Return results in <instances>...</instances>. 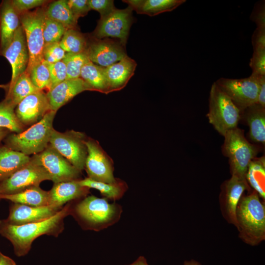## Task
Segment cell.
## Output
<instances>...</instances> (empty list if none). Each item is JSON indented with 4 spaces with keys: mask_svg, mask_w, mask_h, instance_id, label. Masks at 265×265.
<instances>
[{
    "mask_svg": "<svg viewBox=\"0 0 265 265\" xmlns=\"http://www.w3.org/2000/svg\"><path fill=\"white\" fill-rule=\"evenodd\" d=\"M209 107V122L220 134L224 136L237 127L241 118L240 110L214 82L210 90Z\"/></svg>",
    "mask_w": 265,
    "mask_h": 265,
    "instance_id": "5b68a950",
    "label": "cell"
},
{
    "mask_svg": "<svg viewBox=\"0 0 265 265\" xmlns=\"http://www.w3.org/2000/svg\"><path fill=\"white\" fill-rule=\"evenodd\" d=\"M46 180L51 181L50 175L30 158L27 164L0 183V195L19 193L27 188L39 186L42 182Z\"/></svg>",
    "mask_w": 265,
    "mask_h": 265,
    "instance_id": "8fae6325",
    "label": "cell"
},
{
    "mask_svg": "<svg viewBox=\"0 0 265 265\" xmlns=\"http://www.w3.org/2000/svg\"><path fill=\"white\" fill-rule=\"evenodd\" d=\"M21 26L20 14L10 0H3L0 4V55L12 41Z\"/></svg>",
    "mask_w": 265,
    "mask_h": 265,
    "instance_id": "44dd1931",
    "label": "cell"
},
{
    "mask_svg": "<svg viewBox=\"0 0 265 265\" xmlns=\"http://www.w3.org/2000/svg\"><path fill=\"white\" fill-rule=\"evenodd\" d=\"M71 212V204L69 203L53 216L39 222L14 225L1 219L0 235L11 242L17 256H24L29 252L33 241L38 237L44 235L57 237L64 229V218Z\"/></svg>",
    "mask_w": 265,
    "mask_h": 265,
    "instance_id": "6da1fadb",
    "label": "cell"
},
{
    "mask_svg": "<svg viewBox=\"0 0 265 265\" xmlns=\"http://www.w3.org/2000/svg\"><path fill=\"white\" fill-rule=\"evenodd\" d=\"M33 85L39 90H49L51 78L48 63L43 60L35 66L29 74Z\"/></svg>",
    "mask_w": 265,
    "mask_h": 265,
    "instance_id": "e575fe53",
    "label": "cell"
},
{
    "mask_svg": "<svg viewBox=\"0 0 265 265\" xmlns=\"http://www.w3.org/2000/svg\"><path fill=\"white\" fill-rule=\"evenodd\" d=\"M136 66L134 60L126 56L119 61L104 67L108 92L119 91L125 87L134 75Z\"/></svg>",
    "mask_w": 265,
    "mask_h": 265,
    "instance_id": "ffe728a7",
    "label": "cell"
},
{
    "mask_svg": "<svg viewBox=\"0 0 265 265\" xmlns=\"http://www.w3.org/2000/svg\"><path fill=\"white\" fill-rule=\"evenodd\" d=\"M86 139L81 132L71 130L61 132L53 129L49 145L81 172L84 169L87 155Z\"/></svg>",
    "mask_w": 265,
    "mask_h": 265,
    "instance_id": "52a82bcc",
    "label": "cell"
},
{
    "mask_svg": "<svg viewBox=\"0 0 265 265\" xmlns=\"http://www.w3.org/2000/svg\"><path fill=\"white\" fill-rule=\"evenodd\" d=\"M46 17L63 26L67 29H77V20L66 0H58L51 3L45 9Z\"/></svg>",
    "mask_w": 265,
    "mask_h": 265,
    "instance_id": "83f0119b",
    "label": "cell"
},
{
    "mask_svg": "<svg viewBox=\"0 0 265 265\" xmlns=\"http://www.w3.org/2000/svg\"><path fill=\"white\" fill-rule=\"evenodd\" d=\"M56 111L50 110L38 122L22 132L13 133L6 139V146L27 156L43 151L49 145Z\"/></svg>",
    "mask_w": 265,
    "mask_h": 265,
    "instance_id": "3957f363",
    "label": "cell"
},
{
    "mask_svg": "<svg viewBox=\"0 0 265 265\" xmlns=\"http://www.w3.org/2000/svg\"><path fill=\"white\" fill-rule=\"evenodd\" d=\"M132 10L128 6L124 9H116L107 16L100 18L93 37L98 39L115 38L125 47L133 22Z\"/></svg>",
    "mask_w": 265,
    "mask_h": 265,
    "instance_id": "9c48e42d",
    "label": "cell"
},
{
    "mask_svg": "<svg viewBox=\"0 0 265 265\" xmlns=\"http://www.w3.org/2000/svg\"><path fill=\"white\" fill-rule=\"evenodd\" d=\"M1 199L30 206L50 205L49 191L42 189L39 186L31 187L15 194L0 195Z\"/></svg>",
    "mask_w": 265,
    "mask_h": 265,
    "instance_id": "484cf974",
    "label": "cell"
},
{
    "mask_svg": "<svg viewBox=\"0 0 265 265\" xmlns=\"http://www.w3.org/2000/svg\"><path fill=\"white\" fill-rule=\"evenodd\" d=\"M245 190L251 188L246 178L232 175L221 187L219 202L222 215L227 221L237 227L236 210L238 203Z\"/></svg>",
    "mask_w": 265,
    "mask_h": 265,
    "instance_id": "9a60e30c",
    "label": "cell"
},
{
    "mask_svg": "<svg viewBox=\"0 0 265 265\" xmlns=\"http://www.w3.org/2000/svg\"><path fill=\"white\" fill-rule=\"evenodd\" d=\"M89 189L81 186L78 180L54 184L49 191L50 205L62 208L67 202L85 196Z\"/></svg>",
    "mask_w": 265,
    "mask_h": 265,
    "instance_id": "7402d4cb",
    "label": "cell"
},
{
    "mask_svg": "<svg viewBox=\"0 0 265 265\" xmlns=\"http://www.w3.org/2000/svg\"><path fill=\"white\" fill-rule=\"evenodd\" d=\"M30 157L7 146L0 147V183L26 165Z\"/></svg>",
    "mask_w": 265,
    "mask_h": 265,
    "instance_id": "cb8c5ba5",
    "label": "cell"
},
{
    "mask_svg": "<svg viewBox=\"0 0 265 265\" xmlns=\"http://www.w3.org/2000/svg\"><path fill=\"white\" fill-rule=\"evenodd\" d=\"M89 60L98 65L106 67L127 56L125 47L116 40L109 38L98 39L93 37L88 41L85 52Z\"/></svg>",
    "mask_w": 265,
    "mask_h": 265,
    "instance_id": "5bb4252c",
    "label": "cell"
},
{
    "mask_svg": "<svg viewBox=\"0 0 265 265\" xmlns=\"http://www.w3.org/2000/svg\"><path fill=\"white\" fill-rule=\"evenodd\" d=\"M116 211L114 205L93 195L85 197L75 208L77 216L92 227L108 222L114 216Z\"/></svg>",
    "mask_w": 265,
    "mask_h": 265,
    "instance_id": "4fadbf2b",
    "label": "cell"
},
{
    "mask_svg": "<svg viewBox=\"0 0 265 265\" xmlns=\"http://www.w3.org/2000/svg\"><path fill=\"white\" fill-rule=\"evenodd\" d=\"M67 3L77 20L85 16L91 10L88 0H69Z\"/></svg>",
    "mask_w": 265,
    "mask_h": 265,
    "instance_id": "b9f144b4",
    "label": "cell"
},
{
    "mask_svg": "<svg viewBox=\"0 0 265 265\" xmlns=\"http://www.w3.org/2000/svg\"><path fill=\"white\" fill-rule=\"evenodd\" d=\"M88 2L91 9L100 13L101 18L107 16L116 9L112 0H88Z\"/></svg>",
    "mask_w": 265,
    "mask_h": 265,
    "instance_id": "ab89813d",
    "label": "cell"
},
{
    "mask_svg": "<svg viewBox=\"0 0 265 265\" xmlns=\"http://www.w3.org/2000/svg\"><path fill=\"white\" fill-rule=\"evenodd\" d=\"M45 17V9L41 8L20 14V23L25 34L28 51L29 61L26 71L29 74L35 66L44 60Z\"/></svg>",
    "mask_w": 265,
    "mask_h": 265,
    "instance_id": "8992f818",
    "label": "cell"
},
{
    "mask_svg": "<svg viewBox=\"0 0 265 265\" xmlns=\"http://www.w3.org/2000/svg\"><path fill=\"white\" fill-rule=\"evenodd\" d=\"M249 184L264 200L265 199V158L255 157L250 162L246 174Z\"/></svg>",
    "mask_w": 265,
    "mask_h": 265,
    "instance_id": "f546056e",
    "label": "cell"
},
{
    "mask_svg": "<svg viewBox=\"0 0 265 265\" xmlns=\"http://www.w3.org/2000/svg\"><path fill=\"white\" fill-rule=\"evenodd\" d=\"M261 77L251 75L248 78L238 79L221 78L214 83L230 98L241 112L247 107L257 103Z\"/></svg>",
    "mask_w": 265,
    "mask_h": 265,
    "instance_id": "ba28073f",
    "label": "cell"
},
{
    "mask_svg": "<svg viewBox=\"0 0 265 265\" xmlns=\"http://www.w3.org/2000/svg\"><path fill=\"white\" fill-rule=\"evenodd\" d=\"M67 30L61 24L45 16L43 27L45 44L59 42Z\"/></svg>",
    "mask_w": 265,
    "mask_h": 265,
    "instance_id": "d590c367",
    "label": "cell"
},
{
    "mask_svg": "<svg viewBox=\"0 0 265 265\" xmlns=\"http://www.w3.org/2000/svg\"><path fill=\"white\" fill-rule=\"evenodd\" d=\"M85 145L87 155L84 168L88 178L99 182L114 183L117 180L113 175V161L98 141L88 138Z\"/></svg>",
    "mask_w": 265,
    "mask_h": 265,
    "instance_id": "7c38bea8",
    "label": "cell"
},
{
    "mask_svg": "<svg viewBox=\"0 0 265 265\" xmlns=\"http://www.w3.org/2000/svg\"><path fill=\"white\" fill-rule=\"evenodd\" d=\"M129 265H148L145 259L142 257H139L135 262Z\"/></svg>",
    "mask_w": 265,
    "mask_h": 265,
    "instance_id": "7dc6e473",
    "label": "cell"
},
{
    "mask_svg": "<svg viewBox=\"0 0 265 265\" xmlns=\"http://www.w3.org/2000/svg\"><path fill=\"white\" fill-rule=\"evenodd\" d=\"M62 208L51 205L35 207L13 203L8 217L4 220L14 225L39 222L53 216Z\"/></svg>",
    "mask_w": 265,
    "mask_h": 265,
    "instance_id": "ac0fdd59",
    "label": "cell"
},
{
    "mask_svg": "<svg viewBox=\"0 0 265 265\" xmlns=\"http://www.w3.org/2000/svg\"><path fill=\"white\" fill-rule=\"evenodd\" d=\"M66 53L59 42L45 44L43 51V60L49 63H54L62 60Z\"/></svg>",
    "mask_w": 265,
    "mask_h": 265,
    "instance_id": "8d00e7d4",
    "label": "cell"
},
{
    "mask_svg": "<svg viewBox=\"0 0 265 265\" xmlns=\"http://www.w3.org/2000/svg\"><path fill=\"white\" fill-rule=\"evenodd\" d=\"M265 1L258 2L251 14V19L257 25V27L265 28Z\"/></svg>",
    "mask_w": 265,
    "mask_h": 265,
    "instance_id": "7bdbcfd3",
    "label": "cell"
},
{
    "mask_svg": "<svg viewBox=\"0 0 265 265\" xmlns=\"http://www.w3.org/2000/svg\"><path fill=\"white\" fill-rule=\"evenodd\" d=\"M1 55L10 63L12 69L11 80L6 88L11 87L18 77L25 72L28 61V51L24 29L21 25L14 38Z\"/></svg>",
    "mask_w": 265,
    "mask_h": 265,
    "instance_id": "e0dca14e",
    "label": "cell"
},
{
    "mask_svg": "<svg viewBox=\"0 0 265 265\" xmlns=\"http://www.w3.org/2000/svg\"><path fill=\"white\" fill-rule=\"evenodd\" d=\"M184 265H201L199 263L194 261L191 260L189 262H186L184 264Z\"/></svg>",
    "mask_w": 265,
    "mask_h": 265,
    "instance_id": "681fc988",
    "label": "cell"
},
{
    "mask_svg": "<svg viewBox=\"0 0 265 265\" xmlns=\"http://www.w3.org/2000/svg\"><path fill=\"white\" fill-rule=\"evenodd\" d=\"M14 109L4 100L0 103V128L19 133L24 131L25 126L18 119Z\"/></svg>",
    "mask_w": 265,
    "mask_h": 265,
    "instance_id": "d6a6232c",
    "label": "cell"
},
{
    "mask_svg": "<svg viewBox=\"0 0 265 265\" xmlns=\"http://www.w3.org/2000/svg\"><path fill=\"white\" fill-rule=\"evenodd\" d=\"M50 110L46 93L40 90L21 101L16 106L15 113L20 123L26 126L38 122Z\"/></svg>",
    "mask_w": 265,
    "mask_h": 265,
    "instance_id": "2e32d148",
    "label": "cell"
},
{
    "mask_svg": "<svg viewBox=\"0 0 265 265\" xmlns=\"http://www.w3.org/2000/svg\"><path fill=\"white\" fill-rule=\"evenodd\" d=\"M9 131L6 129L0 128V142L6 136Z\"/></svg>",
    "mask_w": 265,
    "mask_h": 265,
    "instance_id": "c3c4849f",
    "label": "cell"
},
{
    "mask_svg": "<svg viewBox=\"0 0 265 265\" xmlns=\"http://www.w3.org/2000/svg\"><path fill=\"white\" fill-rule=\"evenodd\" d=\"M252 44L253 50L265 49V28L257 27L252 37Z\"/></svg>",
    "mask_w": 265,
    "mask_h": 265,
    "instance_id": "ee69618b",
    "label": "cell"
},
{
    "mask_svg": "<svg viewBox=\"0 0 265 265\" xmlns=\"http://www.w3.org/2000/svg\"><path fill=\"white\" fill-rule=\"evenodd\" d=\"M86 90L91 89L81 78L66 80L46 93L51 109L57 111L77 95Z\"/></svg>",
    "mask_w": 265,
    "mask_h": 265,
    "instance_id": "d6986e66",
    "label": "cell"
},
{
    "mask_svg": "<svg viewBox=\"0 0 265 265\" xmlns=\"http://www.w3.org/2000/svg\"><path fill=\"white\" fill-rule=\"evenodd\" d=\"M255 190L241 197L236 210L239 238L254 246L265 239V207Z\"/></svg>",
    "mask_w": 265,
    "mask_h": 265,
    "instance_id": "7a4b0ae2",
    "label": "cell"
},
{
    "mask_svg": "<svg viewBox=\"0 0 265 265\" xmlns=\"http://www.w3.org/2000/svg\"><path fill=\"white\" fill-rule=\"evenodd\" d=\"M62 61L66 67V80L80 78L82 67L90 61L85 53H66Z\"/></svg>",
    "mask_w": 265,
    "mask_h": 265,
    "instance_id": "836d02e7",
    "label": "cell"
},
{
    "mask_svg": "<svg viewBox=\"0 0 265 265\" xmlns=\"http://www.w3.org/2000/svg\"><path fill=\"white\" fill-rule=\"evenodd\" d=\"M80 78L90 87L91 91L109 93L104 67L89 61L82 67Z\"/></svg>",
    "mask_w": 265,
    "mask_h": 265,
    "instance_id": "f1b7e54d",
    "label": "cell"
},
{
    "mask_svg": "<svg viewBox=\"0 0 265 265\" xmlns=\"http://www.w3.org/2000/svg\"><path fill=\"white\" fill-rule=\"evenodd\" d=\"M257 103L265 107V76L260 78V88Z\"/></svg>",
    "mask_w": 265,
    "mask_h": 265,
    "instance_id": "f6af8a7d",
    "label": "cell"
},
{
    "mask_svg": "<svg viewBox=\"0 0 265 265\" xmlns=\"http://www.w3.org/2000/svg\"><path fill=\"white\" fill-rule=\"evenodd\" d=\"M249 128V135L254 142L265 143V107L258 103L241 112Z\"/></svg>",
    "mask_w": 265,
    "mask_h": 265,
    "instance_id": "603a6c76",
    "label": "cell"
},
{
    "mask_svg": "<svg viewBox=\"0 0 265 265\" xmlns=\"http://www.w3.org/2000/svg\"><path fill=\"white\" fill-rule=\"evenodd\" d=\"M40 90L32 83L29 74L25 71L18 77L11 87L7 88L4 100L15 108L24 98Z\"/></svg>",
    "mask_w": 265,
    "mask_h": 265,
    "instance_id": "4316f807",
    "label": "cell"
},
{
    "mask_svg": "<svg viewBox=\"0 0 265 265\" xmlns=\"http://www.w3.org/2000/svg\"><path fill=\"white\" fill-rule=\"evenodd\" d=\"M224 137L222 152L229 158L232 175L246 178L248 165L259 152V147L249 142L244 131L238 127L228 131Z\"/></svg>",
    "mask_w": 265,
    "mask_h": 265,
    "instance_id": "277c9868",
    "label": "cell"
},
{
    "mask_svg": "<svg viewBox=\"0 0 265 265\" xmlns=\"http://www.w3.org/2000/svg\"><path fill=\"white\" fill-rule=\"evenodd\" d=\"M11 3L19 14L28 11L29 10L44 5L47 0H12Z\"/></svg>",
    "mask_w": 265,
    "mask_h": 265,
    "instance_id": "60d3db41",
    "label": "cell"
},
{
    "mask_svg": "<svg viewBox=\"0 0 265 265\" xmlns=\"http://www.w3.org/2000/svg\"><path fill=\"white\" fill-rule=\"evenodd\" d=\"M0 265H16V264L13 259L0 251Z\"/></svg>",
    "mask_w": 265,
    "mask_h": 265,
    "instance_id": "bcb514c9",
    "label": "cell"
},
{
    "mask_svg": "<svg viewBox=\"0 0 265 265\" xmlns=\"http://www.w3.org/2000/svg\"><path fill=\"white\" fill-rule=\"evenodd\" d=\"M78 182L81 186L96 189L103 196L114 200L121 196L125 188L124 184L119 183L117 181L114 183L109 184L96 181L88 177L82 180H78Z\"/></svg>",
    "mask_w": 265,
    "mask_h": 265,
    "instance_id": "1f68e13d",
    "label": "cell"
},
{
    "mask_svg": "<svg viewBox=\"0 0 265 265\" xmlns=\"http://www.w3.org/2000/svg\"><path fill=\"white\" fill-rule=\"evenodd\" d=\"M88 40L85 36L76 29H67L59 42L66 52L73 53H85Z\"/></svg>",
    "mask_w": 265,
    "mask_h": 265,
    "instance_id": "4dcf8cb0",
    "label": "cell"
},
{
    "mask_svg": "<svg viewBox=\"0 0 265 265\" xmlns=\"http://www.w3.org/2000/svg\"><path fill=\"white\" fill-rule=\"evenodd\" d=\"M30 158L44 168L54 184L77 180L80 172L50 145Z\"/></svg>",
    "mask_w": 265,
    "mask_h": 265,
    "instance_id": "30bf717a",
    "label": "cell"
},
{
    "mask_svg": "<svg viewBox=\"0 0 265 265\" xmlns=\"http://www.w3.org/2000/svg\"><path fill=\"white\" fill-rule=\"evenodd\" d=\"M253 51L249 63L252 70L251 75L257 77L265 76V49Z\"/></svg>",
    "mask_w": 265,
    "mask_h": 265,
    "instance_id": "f35d334b",
    "label": "cell"
},
{
    "mask_svg": "<svg viewBox=\"0 0 265 265\" xmlns=\"http://www.w3.org/2000/svg\"><path fill=\"white\" fill-rule=\"evenodd\" d=\"M185 0H125L128 6L138 14L154 16L173 10Z\"/></svg>",
    "mask_w": 265,
    "mask_h": 265,
    "instance_id": "d4e9b609",
    "label": "cell"
},
{
    "mask_svg": "<svg viewBox=\"0 0 265 265\" xmlns=\"http://www.w3.org/2000/svg\"><path fill=\"white\" fill-rule=\"evenodd\" d=\"M48 65L51 78L49 89V90H50L54 86L66 80L67 71L66 65L62 60L54 63H48Z\"/></svg>",
    "mask_w": 265,
    "mask_h": 265,
    "instance_id": "74e56055",
    "label": "cell"
}]
</instances>
